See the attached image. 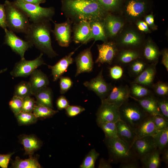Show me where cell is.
I'll return each mask as SVG.
<instances>
[{"mask_svg":"<svg viewBox=\"0 0 168 168\" xmlns=\"http://www.w3.org/2000/svg\"><path fill=\"white\" fill-rule=\"evenodd\" d=\"M152 117L156 127L158 131L168 127V119L163 115H156L152 116Z\"/></svg>","mask_w":168,"mask_h":168,"instance_id":"cell-46","label":"cell"},{"mask_svg":"<svg viewBox=\"0 0 168 168\" xmlns=\"http://www.w3.org/2000/svg\"><path fill=\"white\" fill-rule=\"evenodd\" d=\"M67 115L69 117H75L85 110V109L80 105H69L66 109Z\"/></svg>","mask_w":168,"mask_h":168,"instance_id":"cell-48","label":"cell"},{"mask_svg":"<svg viewBox=\"0 0 168 168\" xmlns=\"http://www.w3.org/2000/svg\"><path fill=\"white\" fill-rule=\"evenodd\" d=\"M4 5L6 23L10 30L17 33H27L30 23L28 17L13 3L6 0Z\"/></svg>","mask_w":168,"mask_h":168,"instance_id":"cell-3","label":"cell"},{"mask_svg":"<svg viewBox=\"0 0 168 168\" xmlns=\"http://www.w3.org/2000/svg\"><path fill=\"white\" fill-rule=\"evenodd\" d=\"M130 98L136 101L149 115L152 116L162 115L158 106L157 98L155 97L153 94L140 99L134 98L130 95Z\"/></svg>","mask_w":168,"mask_h":168,"instance_id":"cell-23","label":"cell"},{"mask_svg":"<svg viewBox=\"0 0 168 168\" xmlns=\"http://www.w3.org/2000/svg\"><path fill=\"white\" fill-rule=\"evenodd\" d=\"M93 0V1H97V0Z\"/></svg>","mask_w":168,"mask_h":168,"instance_id":"cell-61","label":"cell"},{"mask_svg":"<svg viewBox=\"0 0 168 168\" xmlns=\"http://www.w3.org/2000/svg\"><path fill=\"white\" fill-rule=\"evenodd\" d=\"M156 64H148L144 70L135 77L131 83H136L146 87H152L156 72Z\"/></svg>","mask_w":168,"mask_h":168,"instance_id":"cell-22","label":"cell"},{"mask_svg":"<svg viewBox=\"0 0 168 168\" xmlns=\"http://www.w3.org/2000/svg\"><path fill=\"white\" fill-rule=\"evenodd\" d=\"M105 138L110 155L114 162L121 163L139 159L129 144L119 138Z\"/></svg>","mask_w":168,"mask_h":168,"instance_id":"cell-4","label":"cell"},{"mask_svg":"<svg viewBox=\"0 0 168 168\" xmlns=\"http://www.w3.org/2000/svg\"><path fill=\"white\" fill-rule=\"evenodd\" d=\"M116 123L107 122L97 124L98 126L103 131L105 138H119L117 134Z\"/></svg>","mask_w":168,"mask_h":168,"instance_id":"cell-39","label":"cell"},{"mask_svg":"<svg viewBox=\"0 0 168 168\" xmlns=\"http://www.w3.org/2000/svg\"><path fill=\"white\" fill-rule=\"evenodd\" d=\"M135 23L136 28L139 31L146 34L152 32V30L144 21L139 20Z\"/></svg>","mask_w":168,"mask_h":168,"instance_id":"cell-51","label":"cell"},{"mask_svg":"<svg viewBox=\"0 0 168 168\" xmlns=\"http://www.w3.org/2000/svg\"><path fill=\"white\" fill-rule=\"evenodd\" d=\"M144 36L137 28L124 27L114 41L119 49L141 50L144 42Z\"/></svg>","mask_w":168,"mask_h":168,"instance_id":"cell-6","label":"cell"},{"mask_svg":"<svg viewBox=\"0 0 168 168\" xmlns=\"http://www.w3.org/2000/svg\"><path fill=\"white\" fill-rule=\"evenodd\" d=\"M116 124L118 137L131 145L137 138L135 129L120 119Z\"/></svg>","mask_w":168,"mask_h":168,"instance_id":"cell-26","label":"cell"},{"mask_svg":"<svg viewBox=\"0 0 168 168\" xmlns=\"http://www.w3.org/2000/svg\"><path fill=\"white\" fill-rule=\"evenodd\" d=\"M12 167L14 168H40L37 158L32 155H29L27 159H22L19 157H16L15 160L12 162Z\"/></svg>","mask_w":168,"mask_h":168,"instance_id":"cell-32","label":"cell"},{"mask_svg":"<svg viewBox=\"0 0 168 168\" xmlns=\"http://www.w3.org/2000/svg\"><path fill=\"white\" fill-rule=\"evenodd\" d=\"M141 49L142 58L143 60L147 63L157 64L161 51L151 38L148 37L145 41Z\"/></svg>","mask_w":168,"mask_h":168,"instance_id":"cell-19","label":"cell"},{"mask_svg":"<svg viewBox=\"0 0 168 168\" xmlns=\"http://www.w3.org/2000/svg\"><path fill=\"white\" fill-rule=\"evenodd\" d=\"M154 93L160 97H166L168 95V85L166 83L159 81L152 87Z\"/></svg>","mask_w":168,"mask_h":168,"instance_id":"cell-42","label":"cell"},{"mask_svg":"<svg viewBox=\"0 0 168 168\" xmlns=\"http://www.w3.org/2000/svg\"><path fill=\"white\" fill-rule=\"evenodd\" d=\"M41 53L35 59L27 60L25 58L21 60L15 64L10 75L14 77H26L30 75L33 72L40 66L46 64L44 63Z\"/></svg>","mask_w":168,"mask_h":168,"instance_id":"cell-9","label":"cell"},{"mask_svg":"<svg viewBox=\"0 0 168 168\" xmlns=\"http://www.w3.org/2000/svg\"><path fill=\"white\" fill-rule=\"evenodd\" d=\"M92 46L81 52L76 58L77 70L75 77L82 73L90 72L92 71L94 62L91 51Z\"/></svg>","mask_w":168,"mask_h":168,"instance_id":"cell-17","label":"cell"},{"mask_svg":"<svg viewBox=\"0 0 168 168\" xmlns=\"http://www.w3.org/2000/svg\"><path fill=\"white\" fill-rule=\"evenodd\" d=\"M74 24L73 41L77 44H86L91 34L90 22L82 20Z\"/></svg>","mask_w":168,"mask_h":168,"instance_id":"cell-20","label":"cell"},{"mask_svg":"<svg viewBox=\"0 0 168 168\" xmlns=\"http://www.w3.org/2000/svg\"><path fill=\"white\" fill-rule=\"evenodd\" d=\"M121 168H138L139 167L137 161H128L120 164L119 167Z\"/></svg>","mask_w":168,"mask_h":168,"instance_id":"cell-56","label":"cell"},{"mask_svg":"<svg viewBox=\"0 0 168 168\" xmlns=\"http://www.w3.org/2000/svg\"><path fill=\"white\" fill-rule=\"evenodd\" d=\"M162 58L161 63L165 67L168 72V49L167 48H164L161 51Z\"/></svg>","mask_w":168,"mask_h":168,"instance_id":"cell-55","label":"cell"},{"mask_svg":"<svg viewBox=\"0 0 168 168\" xmlns=\"http://www.w3.org/2000/svg\"><path fill=\"white\" fill-rule=\"evenodd\" d=\"M0 27L4 30L7 28L4 5L0 3Z\"/></svg>","mask_w":168,"mask_h":168,"instance_id":"cell-54","label":"cell"},{"mask_svg":"<svg viewBox=\"0 0 168 168\" xmlns=\"http://www.w3.org/2000/svg\"><path fill=\"white\" fill-rule=\"evenodd\" d=\"M58 112V110H54L53 108L47 106L36 104L32 112L38 119L51 117Z\"/></svg>","mask_w":168,"mask_h":168,"instance_id":"cell-37","label":"cell"},{"mask_svg":"<svg viewBox=\"0 0 168 168\" xmlns=\"http://www.w3.org/2000/svg\"><path fill=\"white\" fill-rule=\"evenodd\" d=\"M156 148L161 152L167 147L168 127L158 131L153 137Z\"/></svg>","mask_w":168,"mask_h":168,"instance_id":"cell-33","label":"cell"},{"mask_svg":"<svg viewBox=\"0 0 168 168\" xmlns=\"http://www.w3.org/2000/svg\"><path fill=\"white\" fill-rule=\"evenodd\" d=\"M107 37L111 40L116 39L124 27V18L108 13L102 20Z\"/></svg>","mask_w":168,"mask_h":168,"instance_id":"cell-11","label":"cell"},{"mask_svg":"<svg viewBox=\"0 0 168 168\" xmlns=\"http://www.w3.org/2000/svg\"><path fill=\"white\" fill-rule=\"evenodd\" d=\"M13 2L25 13L32 23L51 21L55 14L53 7H42L40 5L26 3L21 0H16Z\"/></svg>","mask_w":168,"mask_h":168,"instance_id":"cell-5","label":"cell"},{"mask_svg":"<svg viewBox=\"0 0 168 168\" xmlns=\"http://www.w3.org/2000/svg\"><path fill=\"white\" fill-rule=\"evenodd\" d=\"M15 116L18 124L21 125L34 124L38 119L32 112L21 111Z\"/></svg>","mask_w":168,"mask_h":168,"instance_id":"cell-40","label":"cell"},{"mask_svg":"<svg viewBox=\"0 0 168 168\" xmlns=\"http://www.w3.org/2000/svg\"><path fill=\"white\" fill-rule=\"evenodd\" d=\"M151 5L149 0H125L120 11L127 21L135 22L146 15Z\"/></svg>","mask_w":168,"mask_h":168,"instance_id":"cell-8","label":"cell"},{"mask_svg":"<svg viewBox=\"0 0 168 168\" xmlns=\"http://www.w3.org/2000/svg\"><path fill=\"white\" fill-rule=\"evenodd\" d=\"M123 72V68L119 65L114 66L110 69V76L114 80H117L120 79L122 76Z\"/></svg>","mask_w":168,"mask_h":168,"instance_id":"cell-49","label":"cell"},{"mask_svg":"<svg viewBox=\"0 0 168 168\" xmlns=\"http://www.w3.org/2000/svg\"><path fill=\"white\" fill-rule=\"evenodd\" d=\"M96 116L97 124L107 122H116L120 119L119 107L102 100L97 110Z\"/></svg>","mask_w":168,"mask_h":168,"instance_id":"cell-12","label":"cell"},{"mask_svg":"<svg viewBox=\"0 0 168 168\" xmlns=\"http://www.w3.org/2000/svg\"><path fill=\"white\" fill-rule=\"evenodd\" d=\"M59 79L60 93L63 94L72 87L73 82L72 80L68 77L61 76Z\"/></svg>","mask_w":168,"mask_h":168,"instance_id":"cell-44","label":"cell"},{"mask_svg":"<svg viewBox=\"0 0 168 168\" xmlns=\"http://www.w3.org/2000/svg\"><path fill=\"white\" fill-rule=\"evenodd\" d=\"M29 82L33 95L41 88L47 86L49 80L47 76L40 70L36 69L30 75Z\"/></svg>","mask_w":168,"mask_h":168,"instance_id":"cell-25","label":"cell"},{"mask_svg":"<svg viewBox=\"0 0 168 168\" xmlns=\"http://www.w3.org/2000/svg\"><path fill=\"white\" fill-rule=\"evenodd\" d=\"M125 0H97L107 12L112 13L120 11Z\"/></svg>","mask_w":168,"mask_h":168,"instance_id":"cell-35","label":"cell"},{"mask_svg":"<svg viewBox=\"0 0 168 168\" xmlns=\"http://www.w3.org/2000/svg\"><path fill=\"white\" fill-rule=\"evenodd\" d=\"M52 90L47 86L44 87L34 94L36 104L44 105L53 109Z\"/></svg>","mask_w":168,"mask_h":168,"instance_id":"cell-30","label":"cell"},{"mask_svg":"<svg viewBox=\"0 0 168 168\" xmlns=\"http://www.w3.org/2000/svg\"><path fill=\"white\" fill-rule=\"evenodd\" d=\"M36 105V101L31 96H26L23 99L22 111L32 112Z\"/></svg>","mask_w":168,"mask_h":168,"instance_id":"cell-45","label":"cell"},{"mask_svg":"<svg viewBox=\"0 0 168 168\" xmlns=\"http://www.w3.org/2000/svg\"><path fill=\"white\" fill-rule=\"evenodd\" d=\"M23 99L19 97L13 96L9 102V107L15 116L22 111Z\"/></svg>","mask_w":168,"mask_h":168,"instance_id":"cell-43","label":"cell"},{"mask_svg":"<svg viewBox=\"0 0 168 168\" xmlns=\"http://www.w3.org/2000/svg\"><path fill=\"white\" fill-rule=\"evenodd\" d=\"M77 49L61 59L54 65H48V68L51 70L54 81L59 78L66 71L69 66L73 63V59L72 56Z\"/></svg>","mask_w":168,"mask_h":168,"instance_id":"cell-21","label":"cell"},{"mask_svg":"<svg viewBox=\"0 0 168 168\" xmlns=\"http://www.w3.org/2000/svg\"><path fill=\"white\" fill-rule=\"evenodd\" d=\"M50 21L30 24L26 34V40L30 42L43 54L53 58L58 55L52 45Z\"/></svg>","mask_w":168,"mask_h":168,"instance_id":"cell-2","label":"cell"},{"mask_svg":"<svg viewBox=\"0 0 168 168\" xmlns=\"http://www.w3.org/2000/svg\"><path fill=\"white\" fill-rule=\"evenodd\" d=\"M19 138L23 146L25 155H33L42 145L41 140L34 134H23L20 136Z\"/></svg>","mask_w":168,"mask_h":168,"instance_id":"cell-24","label":"cell"},{"mask_svg":"<svg viewBox=\"0 0 168 168\" xmlns=\"http://www.w3.org/2000/svg\"><path fill=\"white\" fill-rule=\"evenodd\" d=\"M140 58H142L141 50L123 49L119 50L114 61L118 65H122L129 64L133 61Z\"/></svg>","mask_w":168,"mask_h":168,"instance_id":"cell-27","label":"cell"},{"mask_svg":"<svg viewBox=\"0 0 168 168\" xmlns=\"http://www.w3.org/2000/svg\"><path fill=\"white\" fill-rule=\"evenodd\" d=\"M14 153L13 152L7 154H0V167L7 168L11 157Z\"/></svg>","mask_w":168,"mask_h":168,"instance_id":"cell-52","label":"cell"},{"mask_svg":"<svg viewBox=\"0 0 168 168\" xmlns=\"http://www.w3.org/2000/svg\"><path fill=\"white\" fill-rule=\"evenodd\" d=\"M69 103L66 97L63 96H60L56 101V105L58 110L66 109L69 105Z\"/></svg>","mask_w":168,"mask_h":168,"instance_id":"cell-53","label":"cell"},{"mask_svg":"<svg viewBox=\"0 0 168 168\" xmlns=\"http://www.w3.org/2000/svg\"><path fill=\"white\" fill-rule=\"evenodd\" d=\"M61 10L67 18L75 23L82 20L102 21L108 12L97 1L61 0Z\"/></svg>","mask_w":168,"mask_h":168,"instance_id":"cell-1","label":"cell"},{"mask_svg":"<svg viewBox=\"0 0 168 168\" xmlns=\"http://www.w3.org/2000/svg\"><path fill=\"white\" fill-rule=\"evenodd\" d=\"M138 138L145 136L153 137L158 131L156 127L152 116L147 117L135 129Z\"/></svg>","mask_w":168,"mask_h":168,"instance_id":"cell-28","label":"cell"},{"mask_svg":"<svg viewBox=\"0 0 168 168\" xmlns=\"http://www.w3.org/2000/svg\"><path fill=\"white\" fill-rule=\"evenodd\" d=\"M83 85L88 90L94 92L101 101L108 96L113 87L111 84L107 82L104 79L102 69L96 77L89 81L85 82Z\"/></svg>","mask_w":168,"mask_h":168,"instance_id":"cell-10","label":"cell"},{"mask_svg":"<svg viewBox=\"0 0 168 168\" xmlns=\"http://www.w3.org/2000/svg\"><path fill=\"white\" fill-rule=\"evenodd\" d=\"M130 95L129 87L128 85L114 86L113 87L108 96L102 100L119 107L128 101Z\"/></svg>","mask_w":168,"mask_h":168,"instance_id":"cell-18","label":"cell"},{"mask_svg":"<svg viewBox=\"0 0 168 168\" xmlns=\"http://www.w3.org/2000/svg\"><path fill=\"white\" fill-rule=\"evenodd\" d=\"M162 154L161 161H163L166 165L168 164V150L167 147L165 148L161 153Z\"/></svg>","mask_w":168,"mask_h":168,"instance_id":"cell-57","label":"cell"},{"mask_svg":"<svg viewBox=\"0 0 168 168\" xmlns=\"http://www.w3.org/2000/svg\"><path fill=\"white\" fill-rule=\"evenodd\" d=\"M54 25L53 34L58 44L62 47H68L71 41L72 24L73 22L69 19L61 23H56L51 21Z\"/></svg>","mask_w":168,"mask_h":168,"instance_id":"cell-13","label":"cell"},{"mask_svg":"<svg viewBox=\"0 0 168 168\" xmlns=\"http://www.w3.org/2000/svg\"><path fill=\"white\" fill-rule=\"evenodd\" d=\"M99 168H112L110 162L103 159H101L99 166Z\"/></svg>","mask_w":168,"mask_h":168,"instance_id":"cell-58","label":"cell"},{"mask_svg":"<svg viewBox=\"0 0 168 168\" xmlns=\"http://www.w3.org/2000/svg\"><path fill=\"white\" fill-rule=\"evenodd\" d=\"M7 70V68H5L3 69H2L0 70V74L2 73L5 72Z\"/></svg>","mask_w":168,"mask_h":168,"instance_id":"cell-60","label":"cell"},{"mask_svg":"<svg viewBox=\"0 0 168 168\" xmlns=\"http://www.w3.org/2000/svg\"><path fill=\"white\" fill-rule=\"evenodd\" d=\"M131 146L140 160L157 148L153 137L151 136L137 138Z\"/></svg>","mask_w":168,"mask_h":168,"instance_id":"cell-16","label":"cell"},{"mask_svg":"<svg viewBox=\"0 0 168 168\" xmlns=\"http://www.w3.org/2000/svg\"><path fill=\"white\" fill-rule=\"evenodd\" d=\"M97 47L98 55L95 63L111 64L119 50L114 41L108 40L102 44H97Z\"/></svg>","mask_w":168,"mask_h":168,"instance_id":"cell-15","label":"cell"},{"mask_svg":"<svg viewBox=\"0 0 168 168\" xmlns=\"http://www.w3.org/2000/svg\"><path fill=\"white\" fill-rule=\"evenodd\" d=\"M148 64L142 58L137 59L129 64V74L135 77L140 74Z\"/></svg>","mask_w":168,"mask_h":168,"instance_id":"cell-36","label":"cell"},{"mask_svg":"<svg viewBox=\"0 0 168 168\" xmlns=\"http://www.w3.org/2000/svg\"><path fill=\"white\" fill-rule=\"evenodd\" d=\"M22 1L27 3L35 5H40L46 2V0H21Z\"/></svg>","mask_w":168,"mask_h":168,"instance_id":"cell-59","label":"cell"},{"mask_svg":"<svg viewBox=\"0 0 168 168\" xmlns=\"http://www.w3.org/2000/svg\"><path fill=\"white\" fill-rule=\"evenodd\" d=\"M157 104L161 114L168 119V100L166 97L157 98Z\"/></svg>","mask_w":168,"mask_h":168,"instance_id":"cell-47","label":"cell"},{"mask_svg":"<svg viewBox=\"0 0 168 168\" xmlns=\"http://www.w3.org/2000/svg\"><path fill=\"white\" fill-rule=\"evenodd\" d=\"M119 112L120 119L135 129L149 115L138 104L128 101L119 107Z\"/></svg>","mask_w":168,"mask_h":168,"instance_id":"cell-7","label":"cell"},{"mask_svg":"<svg viewBox=\"0 0 168 168\" xmlns=\"http://www.w3.org/2000/svg\"><path fill=\"white\" fill-rule=\"evenodd\" d=\"M91 34L88 39V42L91 39L95 42L101 40L107 42L108 39L105 33L102 21H90Z\"/></svg>","mask_w":168,"mask_h":168,"instance_id":"cell-29","label":"cell"},{"mask_svg":"<svg viewBox=\"0 0 168 168\" xmlns=\"http://www.w3.org/2000/svg\"><path fill=\"white\" fill-rule=\"evenodd\" d=\"M99 155L95 149H91L85 156L80 168H94L95 162Z\"/></svg>","mask_w":168,"mask_h":168,"instance_id":"cell-41","label":"cell"},{"mask_svg":"<svg viewBox=\"0 0 168 168\" xmlns=\"http://www.w3.org/2000/svg\"><path fill=\"white\" fill-rule=\"evenodd\" d=\"M4 31L5 35L4 44L9 46L13 52L19 55L21 59L25 58V52L33 45L28 41L23 40L13 32L7 28L4 29Z\"/></svg>","mask_w":168,"mask_h":168,"instance_id":"cell-14","label":"cell"},{"mask_svg":"<svg viewBox=\"0 0 168 168\" xmlns=\"http://www.w3.org/2000/svg\"><path fill=\"white\" fill-rule=\"evenodd\" d=\"M129 89L131 96L138 99L142 98L153 94L147 87L136 83H131Z\"/></svg>","mask_w":168,"mask_h":168,"instance_id":"cell-34","label":"cell"},{"mask_svg":"<svg viewBox=\"0 0 168 168\" xmlns=\"http://www.w3.org/2000/svg\"><path fill=\"white\" fill-rule=\"evenodd\" d=\"M32 95L33 94L29 82L21 81L16 86L14 96L23 99Z\"/></svg>","mask_w":168,"mask_h":168,"instance_id":"cell-38","label":"cell"},{"mask_svg":"<svg viewBox=\"0 0 168 168\" xmlns=\"http://www.w3.org/2000/svg\"><path fill=\"white\" fill-rule=\"evenodd\" d=\"M161 152L157 148L149 153L140 161L143 167L158 168L161 165Z\"/></svg>","mask_w":168,"mask_h":168,"instance_id":"cell-31","label":"cell"},{"mask_svg":"<svg viewBox=\"0 0 168 168\" xmlns=\"http://www.w3.org/2000/svg\"><path fill=\"white\" fill-rule=\"evenodd\" d=\"M144 21L151 30L155 31L157 30V26L155 23L154 16L152 13L145 15L144 16Z\"/></svg>","mask_w":168,"mask_h":168,"instance_id":"cell-50","label":"cell"}]
</instances>
